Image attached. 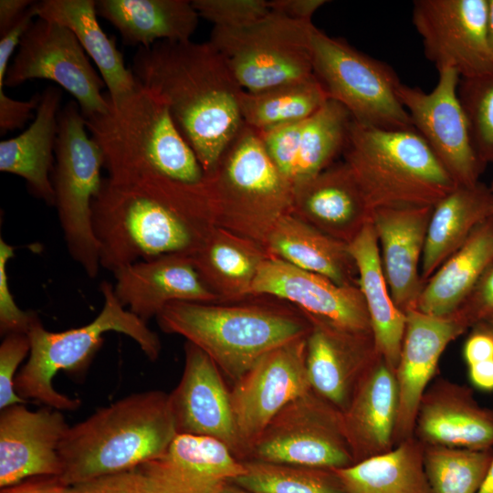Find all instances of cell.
<instances>
[{
    "mask_svg": "<svg viewBox=\"0 0 493 493\" xmlns=\"http://www.w3.org/2000/svg\"><path fill=\"white\" fill-rule=\"evenodd\" d=\"M62 411L16 404L0 412V488L35 476H60L59 447L68 431Z\"/></svg>",
    "mask_w": 493,
    "mask_h": 493,
    "instance_id": "20",
    "label": "cell"
},
{
    "mask_svg": "<svg viewBox=\"0 0 493 493\" xmlns=\"http://www.w3.org/2000/svg\"><path fill=\"white\" fill-rule=\"evenodd\" d=\"M100 266L112 273L130 264L171 254H192L206 224L144 191L103 179L92 204Z\"/></svg>",
    "mask_w": 493,
    "mask_h": 493,
    "instance_id": "6",
    "label": "cell"
},
{
    "mask_svg": "<svg viewBox=\"0 0 493 493\" xmlns=\"http://www.w3.org/2000/svg\"><path fill=\"white\" fill-rule=\"evenodd\" d=\"M40 96L37 93L28 100H18L0 90V134L23 128L34 117L32 112L37 110Z\"/></svg>",
    "mask_w": 493,
    "mask_h": 493,
    "instance_id": "48",
    "label": "cell"
},
{
    "mask_svg": "<svg viewBox=\"0 0 493 493\" xmlns=\"http://www.w3.org/2000/svg\"><path fill=\"white\" fill-rule=\"evenodd\" d=\"M155 319L163 332L180 335L205 351L233 383L268 351L307 337L312 326L298 308L269 296L177 301Z\"/></svg>",
    "mask_w": 493,
    "mask_h": 493,
    "instance_id": "3",
    "label": "cell"
},
{
    "mask_svg": "<svg viewBox=\"0 0 493 493\" xmlns=\"http://www.w3.org/2000/svg\"><path fill=\"white\" fill-rule=\"evenodd\" d=\"M333 471L345 493H430L424 455L409 441Z\"/></svg>",
    "mask_w": 493,
    "mask_h": 493,
    "instance_id": "36",
    "label": "cell"
},
{
    "mask_svg": "<svg viewBox=\"0 0 493 493\" xmlns=\"http://www.w3.org/2000/svg\"><path fill=\"white\" fill-rule=\"evenodd\" d=\"M205 193L214 226L264 246L278 220L291 213L292 184L267 156L258 132L246 124L206 173Z\"/></svg>",
    "mask_w": 493,
    "mask_h": 493,
    "instance_id": "8",
    "label": "cell"
},
{
    "mask_svg": "<svg viewBox=\"0 0 493 493\" xmlns=\"http://www.w3.org/2000/svg\"><path fill=\"white\" fill-rule=\"evenodd\" d=\"M100 290L103 306L98 316L81 327L54 332L46 330L37 316L27 332L31 350L15 380V389L25 401L35 400L60 411H74L81 401L58 392L52 380L58 372L83 375L109 331L132 339L151 361L159 358L162 345L158 335L146 322L131 312L118 299L113 285L102 281Z\"/></svg>",
    "mask_w": 493,
    "mask_h": 493,
    "instance_id": "7",
    "label": "cell"
},
{
    "mask_svg": "<svg viewBox=\"0 0 493 493\" xmlns=\"http://www.w3.org/2000/svg\"><path fill=\"white\" fill-rule=\"evenodd\" d=\"M265 247L270 256L324 276L341 286L359 287V275L348 244L334 239L293 214L280 217Z\"/></svg>",
    "mask_w": 493,
    "mask_h": 493,
    "instance_id": "32",
    "label": "cell"
},
{
    "mask_svg": "<svg viewBox=\"0 0 493 493\" xmlns=\"http://www.w3.org/2000/svg\"><path fill=\"white\" fill-rule=\"evenodd\" d=\"M304 121L305 120L288 122L257 131L267 156L291 184L298 162Z\"/></svg>",
    "mask_w": 493,
    "mask_h": 493,
    "instance_id": "43",
    "label": "cell"
},
{
    "mask_svg": "<svg viewBox=\"0 0 493 493\" xmlns=\"http://www.w3.org/2000/svg\"><path fill=\"white\" fill-rule=\"evenodd\" d=\"M177 435L169 394L133 393L69 425L59 447L68 486L130 471L159 456Z\"/></svg>",
    "mask_w": 493,
    "mask_h": 493,
    "instance_id": "4",
    "label": "cell"
},
{
    "mask_svg": "<svg viewBox=\"0 0 493 493\" xmlns=\"http://www.w3.org/2000/svg\"><path fill=\"white\" fill-rule=\"evenodd\" d=\"M493 217V192L478 182L456 186L434 207L422 254L420 273L425 283L436 269L484 222Z\"/></svg>",
    "mask_w": 493,
    "mask_h": 493,
    "instance_id": "31",
    "label": "cell"
},
{
    "mask_svg": "<svg viewBox=\"0 0 493 493\" xmlns=\"http://www.w3.org/2000/svg\"><path fill=\"white\" fill-rule=\"evenodd\" d=\"M463 353L467 365L493 360V337L477 329L467 340Z\"/></svg>",
    "mask_w": 493,
    "mask_h": 493,
    "instance_id": "52",
    "label": "cell"
},
{
    "mask_svg": "<svg viewBox=\"0 0 493 493\" xmlns=\"http://www.w3.org/2000/svg\"><path fill=\"white\" fill-rule=\"evenodd\" d=\"M142 480L136 469L98 477L74 486L70 493H141Z\"/></svg>",
    "mask_w": 493,
    "mask_h": 493,
    "instance_id": "47",
    "label": "cell"
},
{
    "mask_svg": "<svg viewBox=\"0 0 493 493\" xmlns=\"http://www.w3.org/2000/svg\"><path fill=\"white\" fill-rule=\"evenodd\" d=\"M313 23L270 12L237 28L215 27L208 41L245 91L255 92L314 77Z\"/></svg>",
    "mask_w": 493,
    "mask_h": 493,
    "instance_id": "10",
    "label": "cell"
},
{
    "mask_svg": "<svg viewBox=\"0 0 493 493\" xmlns=\"http://www.w3.org/2000/svg\"><path fill=\"white\" fill-rule=\"evenodd\" d=\"M430 92L400 84L399 99L413 128L421 135L458 186L477 184L486 164L478 157L468 121L458 96L460 76L450 68L437 70Z\"/></svg>",
    "mask_w": 493,
    "mask_h": 493,
    "instance_id": "14",
    "label": "cell"
},
{
    "mask_svg": "<svg viewBox=\"0 0 493 493\" xmlns=\"http://www.w3.org/2000/svg\"><path fill=\"white\" fill-rule=\"evenodd\" d=\"M214 361L190 341L184 344V366L169 394L177 434L206 436L226 445L241 461L245 448L237 435L230 390Z\"/></svg>",
    "mask_w": 493,
    "mask_h": 493,
    "instance_id": "18",
    "label": "cell"
},
{
    "mask_svg": "<svg viewBox=\"0 0 493 493\" xmlns=\"http://www.w3.org/2000/svg\"><path fill=\"white\" fill-rule=\"evenodd\" d=\"M306 369L311 390L340 410L347 408L364 371L381 357L372 334H355L309 318Z\"/></svg>",
    "mask_w": 493,
    "mask_h": 493,
    "instance_id": "24",
    "label": "cell"
},
{
    "mask_svg": "<svg viewBox=\"0 0 493 493\" xmlns=\"http://www.w3.org/2000/svg\"><path fill=\"white\" fill-rule=\"evenodd\" d=\"M102 168L103 152L89 135L78 103L70 100L58 115L51 184L68 251L91 278L101 267L92 204L103 183Z\"/></svg>",
    "mask_w": 493,
    "mask_h": 493,
    "instance_id": "9",
    "label": "cell"
},
{
    "mask_svg": "<svg viewBox=\"0 0 493 493\" xmlns=\"http://www.w3.org/2000/svg\"><path fill=\"white\" fill-rule=\"evenodd\" d=\"M492 264L493 217L481 224L425 283L415 309L436 317L452 315Z\"/></svg>",
    "mask_w": 493,
    "mask_h": 493,
    "instance_id": "35",
    "label": "cell"
},
{
    "mask_svg": "<svg viewBox=\"0 0 493 493\" xmlns=\"http://www.w3.org/2000/svg\"><path fill=\"white\" fill-rule=\"evenodd\" d=\"M397 409L394 370L378 357L359 378L342 412L354 461L387 451L395 430Z\"/></svg>",
    "mask_w": 493,
    "mask_h": 493,
    "instance_id": "26",
    "label": "cell"
},
{
    "mask_svg": "<svg viewBox=\"0 0 493 493\" xmlns=\"http://www.w3.org/2000/svg\"><path fill=\"white\" fill-rule=\"evenodd\" d=\"M135 469L141 493H219L245 467L220 441L177 434L159 456Z\"/></svg>",
    "mask_w": 493,
    "mask_h": 493,
    "instance_id": "19",
    "label": "cell"
},
{
    "mask_svg": "<svg viewBox=\"0 0 493 493\" xmlns=\"http://www.w3.org/2000/svg\"><path fill=\"white\" fill-rule=\"evenodd\" d=\"M270 11L282 15L289 19L312 23L311 18L319 8L324 5L325 0H271L268 1Z\"/></svg>",
    "mask_w": 493,
    "mask_h": 493,
    "instance_id": "51",
    "label": "cell"
},
{
    "mask_svg": "<svg viewBox=\"0 0 493 493\" xmlns=\"http://www.w3.org/2000/svg\"><path fill=\"white\" fill-rule=\"evenodd\" d=\"M250 296L276 298L295 306L309 318L338 330L372 334L367 307L359 287L338 285L324 276L273 256L261 264Z\"/></svg>",
    "mask_w": 493,
    "mask_h": 493,
    "instance_id": "17",
    "label": "cell"
},
{
    "mask_svg": "<svg viewBox=\"0 0 493 493\" xmlns=\"http://www.w3.org/2000/svg\"><path fill=\"white\" fill-rule=\"evenodd\" d=\"M433 207L381 208L372 215L385 279L404 313L415 309L425 285L419 270Z\"/></svg>",
    "mask_w": 493,
    "mask_h": 493,
    "instance_id": "25",
    "label": "cell"
},
{
    "mask_svg": "<svg viewBox=\"0 0 493 493\" xmlns=\"http://www.w3.org/2000/svg\"><path fill=\"white\" fill-rule=\"evenodd\" d=\"M359 275L377 353L395 371L402 350L406 316L393 302L383 269L378 238L370 221L348 244Z\"/></svg>",
    "mask_w": 493,
    "mask_h": 493,
    "instance_id": "29",
    "label": "cell"
},
{
    "mask_svg": "<svg viewBox=\"0 0 493 493\" xmlns=\"http://www.w3.org/2000/svg\"><path fill=\"white\" fill-rule=\"evenodd\" d=\"M31 342L27 333H10L4 336L0 345V410L26 401L15 389L16 372L29 355Z\"/></svg>",
    "mask_w": 493,
    "mask_h": 493,
    "instance_id": "44",
    "label": "cell"
},
{
    "mask_svg": "<svg viewBox=\"0 0 493 493\" xmlns=\"http://www.w3.org/2000/svg\"><path fill=\"white\" fill-rule=\"evenodd\" d=\"M405 316V331L394 371L398 389L394 432L402 435H409L414 426L425 389L442 352L467 329L453 314L436 317L411 309Z\"/></svg>",
    "mask_w": 493,
    "mask_h": 493,
    "instance_id": "22",
    "label": "cell"
},
{
    "mask_svg": "<svg viewBox=\"0 0 493 493\" xmlns=\"http://www.w3.org/2000/svg\"><path fill=\"white\" fill-rule=\"evenodd\" d=\"M85 120L111 183L182 206L201 203L206 173L155 94L140 85L122 101H110L106 113Z\"/></svg>",
    "mask_w": 493,
    "mask_h": 493,
    "instance_id": "2",
    "label": "cell"
},
{
    "mask_svg": "<svg viewBox=\"0 0 493 493\" xmlns=\"http://www.w3.org/2000/svg\"><path fill=\"white\" fill-rule=\"evenodd\" d=\"M120 302L144 322L177 301L219 302L196 271L190 255L171 254L141 260L114 273Z\"/></svg>",
    "mask_w": 493,
    "mask_h": 493,
    "instance_id": "21",
    "label": "cell"
},
{
    "mask_svg": "<svg viewBox=\"0 0 493 493\" xmlns=\"http://www.w3.org/2000/svg\"><path fill=\"white\" fill-rule=\"evenodd\" d=\"M477 493H493V458L486 478Z\"/></svg>",
    "mask_w": 493,
    "mask_h": 493,
    "instance_id": "55",
    "label": "cell"
},
{
    "mask_svg": "<svg viewBox=\"0 0 493 493\" xmlns=\"http://www.w3.org/2000/svg\"><path fill=\"white\" fill-rule=\"evenodd\" d=\"M291 214L350 244L372 221V211L351 169L341 162L293 187Z\"/></svg>",
    "mask_w": 493,
    "mask_h": 493,
    "instance_id": "23",
    "label": "cell"
},
{
    "mask_svg": "<svg viewBox=\"0 0 493 493\" xmlns=\"http://www.w3.org/2000/svg\"><path fill=\"white\" fill-rule=\"evenodd\" d=\"M458 96L478 157L486 165L493 163V73L460 79Z\"/></svg>",
    "mask_w": 493,
    "mask_h": 493,
    "instance_id": "41",
    "label": "cell"
},
{
    "mask_svg": "<svg viewBox=\"0 0 493 493\" xmlns=\"http://www.w3.org/2000/svg\"><path fill=\"white\" fill-rule=\"evenodd\" d=\"M131 69L164 102L205 172L212 171L244 125V89L223 56L209 42L161 41L138 47Z\"/></svg>",
    "mask_w": 493,
    "mask_h": 493,
    "instance_id": "1",
    "label": "cell"
},
{
    "mask_svg": "<svg viewBox=\"0 0 493 493\" xmlns=\"http://www.w3.org/2000/svg\"><path fill=\"white\" fill-rule=\"evenodd\" d=\"M453 315L467 328L493 317V264Z\"/></svg>",
    "mask_w": 493,
    "mask_h": 493,
    "instance_id": "46",
    "label": "cell"
},
{
    "mask_svg": "<svg viewBox=\"0 0 493 493\" xmlns=\"http://www.w3.org/2000/svg\"><path fill=\"white\" fill-rule=\"evenodd\" d=\"M416 422L422 438L432 446L469 449L493 446V413L459 389L424 396Z\"/></svg>",
    "mask_w": 493,
    "mask_h": 493,
    "instance_id": "34",
    "label": "cell"
},
{
    "mask_svg": "<svg viewBox=\"0 0 493 493\" xmlns=\"http://www.w3.org/2000/svg\"><path fill=\"white\" fill-rule=\"evenodd\" d=\"M61 98L58 88L48 86L28 128L0 142V171L23 178L29 192L49 205L55 203L51 173Z\"/></svg>",
    "mask_w": 493,
    "mask_h": 493,
    "instance_id": "27",
    "label": "cell"
},
{
    "mask_svg": "<svg viewBox=\"0 0 493 493\" xmlns=\"http://www.w3.org/2000/svg\"><path fill=\"white\" fill-rule=\"evenodd\" d=\"M36 2L26 11L16 24L4 36L0 37V90L5 87V79L11 57L18 47L21 38L37 17Z\"/></svg>",
    "mask_w": 493,
    "mask_h": 493,
    "instance_id": "49",
    "label": "cell"
},
{
    "mask_svg": "<svg viewBox=\"0 0 493 493\" xmlns=\"http://www.w3.org/2000/svg\"><path fill=\"white\" fill-rule=\"evenodd\" d=\"M342 154L372 212L435 206L457 186L414 129H382L351 120Z\"/></svg>",
    "mask_w": 493,
    "mask_h": 493,
    "instance_id": "5",
    "label": "cell"
},
{
    "mask_svg": "<svg viewBox=\"0 0 493 493\" xmlns=\"http://www.w3.org/2000/svg\"><path fill=\"white\" fill-rule=\"evenodd\" d=\"M10 64L5 86L16 87L40 79L55 82L76 100L85 119L106 113L108 96L103 79L71 30L37 17L26 31Z\"/></svg>",
    "mask_w": 493,
    "mask_h": 493,
    "instance_id": "13",
    "label": "cell"
},
{
    "mask_svg": "<svg viewBox=\"0 0 493 493\" xmlns=\"http://www.w3.org/2000/svg\"><path fill=\"white\" fill-rule=\"evenodd\" d=\"M328 100L327 92L314 76L255 92L244 90L240 98V111L244 124L262 131L304 121Z\"/></svg>",
    "mask_w": 493,
    "mask_h": 493,
    "instance_id": "37",
    "label": "cell"
},
{
    "mask_svg": "<svg viewBox=\"0 0 493 493\" xmlns=\"http://www.w3.org/2000/svg\"><path fill=\"white\" fill-rule=\"evenodd\" d=\"M14 256V246L0 239V333H27L37 317L34 311L21 309L14 299L8 283L6 265Z\"/></svg>",
    "mask_w": 493,
    "mask_h": 493,
    "instance_id": "45",
    "label": "cell"
},
{
    "mask_svg": "<svg viewBox=\"0 0 493 493\" xmlns=\"http://www.w3.org/2000/svg\"><path fill=\"white\" fill-rule=\"evenodd\" d=\"M219 493H251V492L239 487L238 485L231 481L226 484Z\"/></svg>",
    "mask_w": 493,
    "mask_h": 493,
    "instance_id": "57",
    "label": "cell"
},
{
    "mask_svg": "<svg viewBox=\"0 0 493 493\" xmlns=\"http://www.w3.org/2000/svg\"><path fill=\"white\" fill-rule=\"evenodd\" d=\"M246 459L328 469L355 462L342 413L312 390L275 415Z\"/></svg>",
    "mask_w": 493,
    "mask_h": 493,
    "instance_id": "12",
    "label": "cell"
},
{
    "mask_svg": "<svg viewBox=\"0 0 493 493\" xmlns=\"http://www.w3.org/2000/svg\"><path fill=\"white\" fill-rule=\"evenodd\" d=\"M37 17L58 23L73 32L86 54L97 66L111 103H119L140 86L126 68L114 38L98 21L94 0H43L36 2Z\"/></svg>",
    "mask_w": 493,
    "mask_h": 493,
    "instance_id": "30",
    "label": "cell"
},
{
    "mask_svg": "<svg viewBox=\"0 0 493 493\" xmlns=\"http://www.w3.org/2000/svg\"><path fill=\"white\" fill-rule=\"evenodd\" d=\"M491 191L493 192V182L491 183V184L489 185Z\"/></svg>",
    "mask_w": 493,
    "mask_h": 493,
    "instance_id": "59",
    "label": "cell"
},
{
    "mask_svg": "<svg viewBox=\"0 0 493 493\" xmlns=\"http://www.w3.org/2000/svg\"><path fill=\"white\" fill-rule=\"evenodd\" d=\"M488 1V35L491 53L493 55V0Z\"/></svg>",
    "mask_w": 493,
    "mask_h": 493,
    "instance_id": "56",
    "label": "cell"
},
{
    "mask_svg": "<svg viewBox=\"0 0 493 493\" xmlns=\"http://www.w3.org/2000/svg\"><path fill=\"white\" fill-rule=\"evenodd\" d=\"M307 337L268 351L233 383L231 405L246 458L275 415L311 391L306 369Z\"/></svg>",
    "mask_w": 493,
    "mask_h": 493,
    "instance_id": "16",
    "label": "cell"
},
{
    "mask_svg": "<svg viewBox=\"0 0 493 493\" xmlns=\"http://www.w3.org/2000/svg\"><path fill=\"white\" fill-rule=\"evenodd\" d=\"M492 458L489 448L432 446L424 454L430 493H477Z\"/></svg>",
    "mask_w": 493,
    "mask_h": 493,
    "instance_id": "40",
    "label": "cell"
},
{
    "mask_svg": "<svg viewBox=\"0 0 493 493\" xmlns=\"http://www.w3.org/2000/svg\"><path fill=\"white\" fill-rule=\"evenodd\" d=\"M232 482L251 493H345L333 469L246 459Z\"/></svg>",
    "mask_w": 493,
    "mask_h": 493,
    "instance_id": "39",
    "label": "cell"
},
{
    "mask_svg": "<svg viewBox=\"0 0 493 493\" xmlns=\"http://www.w3.org/2000/svg\"><path fill=\"white\" fill-rule=\"evenodd\" d=\"M472 383L482 390H493V360L468 365Z\"/></svg>",
    "mask_w": 493,
    "mask_h": 493,
    "instance_id": "54",
    "label": "cell"
},
{
    "mask_svg": "<svg viewBox=\"0 0 493 493\" xmlns=\"http://www.w3.org/2000/svg\"><path fill=\"white\" fill-rule=\"evenodd\" d=\"M311 53L314 76L353 121L382 129H414L398 96L401 82L387 64L316 26Z\"/></svg>",
    "mask_w": 493,
    "mask_h": 493,
    "instance_id": "11",
    "label": "cell"
},
{
    "mask_svg": "<svg viewBox=\"0 0 493 493\" xmlns=\"http://www.w3.org/2000/svg\"><path fill=\"white\" fill-rule=\"evenodd\" d=\"M192 4L199 16L223 28L248 26L271 12L267 0H193Z\"/></svg>",
    "mask_w": 493,
    "mask_h": 493,
    "instance_id": "42",
    "label": "cell"
},
{
    "mask_svg": "<svg viewBox=\"0 0 493 493\" xmlns=\"http://www.w3.org/2000/svg\"><path fill=\"white\" fill-rule=\"evenodd\" d=\"M269 256L261 244L217 226H212L190 254L203 282L219 302L250 297L257 271Z\"/></svg>",
    "mask_w": 493,
    "mask_h": 493,
    "instance_id": "28",
    "label": "cell"
},
{
    "mask_svg": "<svg viewBox=\"0 0 493 493\" xmlns=\"http://www.w3.org/2000/svg\"><path fill=\"white\" fill-rule=\"evenodd\" d=\"M351 120L349 111L330 99L305 120L293 187L333 164L343 152Z\"/></svg>",
    "mask_w": 493,
    "mask_h": 493,
    "instance_id": "38",
    "label": "cell"
},
{
    "mask_svg": "<svg viewBox=\"0 0 493 493\" xmlns=\"http://www.w3.org/2000/svg\"><path fill=\"white\" fill-rule=\"evenodd\" d=\"M477 329L489 333L493 337V317L478 323Z\"/></svg>",
    "mask_w": 493,
    "mask_h": 493,
    "instance_id": "58",
    "label": "cell"
},
{
    "mask_svg": "<svg viewBox=\"0 0 493 493\" xmlns=\"http://www.w3.org/2000/svg\"><path fill=\"white\" fill-rule=\"evenodd\" d=\"M488 0H415L412 20L426 58L460 79L493 73L488 35Z\"/></svg>",
    "mask_w": 493,
    "mask_h": 493,
    "instance_id": "15",
    "label": "cell"
},
{
    "mask_svg": "<svg viewBox=\"0 0 493 493\" xmlns=\"http://www.w3.org/2000/svg\"><path fill=\"white\" fill-rule=\"evenodd\" d=\"M96 9L119 31L124 44L138 47L191 41L200 17L188 0H99Z\"/></svg>",
    "mask_w": 493,
    "mask_h": 493,
    "instance_id": "33",
    "label": "cell"
},
{
    "mask_svg": "<svg viewBox=\"0 0 493 493\" xmlns=\"http://www.w3.org/2000/svg\"><path fill=\"white\" fill-rule=\"evenodd\" d=\"M34 3L31 0H1L0 37L8 32Z\"/></svg>",
    "mask_w": 493,
    "mask_h": 493,
    "instance_id": "53",
    "label": "cell"
},
{
    "mask_svg": "<svg viewBox=\"0 0 493 493\" xmlns=\"http://www.w3.org/2000/svg\"><path fill=\"white\" fill-rule=\"evenodd\" d=\"M71 486L67 485L59 476L44 475L26 478L16 484L1 488L0 493H70Z\"/></svg>",
    "mask_w": 493,
    "mask_h": 493,
    "instance_id": "50",
    "label": "cell"
}]
</instances>
